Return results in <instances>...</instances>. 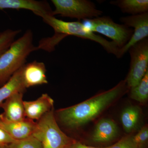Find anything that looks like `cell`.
<instances>
[{
  "label": "cell",
  "mask_w": 148,
  "mask_h": 148,
  "mask_svg": "<svg viewBox=\"0 0 148 148\" xmlns=\"http://www.w3.org/2000/svg\"><path fill=\"white\" fill-rule=\"evenodd\" d=\"M128 88L125 80L114 87L95 95L82 103L58 110L60 121L66 127L76 128L95 118Z\"/></svg>",
  "instance_id": "obj_1"
},
{
  "label": "cell",
  "mask_w": 148,
  "mask_h": 148,
  "mask_svg": "<svg viewBox=\"0 0 148 148\" xmlns=\"http://www.w3.org/2000/svg\"><path fill=\"white\" fill-rule=\"evenodd\" d=\"M36 50L38 49L33 44V33L29 29L0 56V86L23 67L28 56Z\"/></svg>",
  "instance_id": "obj_2"
},
{
  "label": "cell",
  "mask_w": 148,
  "mask_h": 148,
  "mask_svg": "<svg viewBox=\"0 0 148 148\" xmlns=\"http://www.w3.org/2000/svg\"><path fill=\"white\" fill-rule=\"evenodd\" d=\"M41 17L45 23L53 28L55 34L66 37L73 36L93 41L102 46L108 53H112L119 58L120 49L115 43L90 32L79 21H65L57 19L54 16L48 15H43Z\"/></svg>",
  "instance_id": "obj_3"
},
{
  "label": "cell",
  "mask_w": 148,
  "mask_h": 148,
  "mask_svg": "<svg viewBox=\"0 0 148 148\" xmlns=\"http://www.w3.org/2000/svg\"><path fill=\"white\" fill-rule=\"evenodd\" d=\"M32 135L41 143L43 148H69L77 141L60 129L53 109L38 121Z\"/></svg>",
  "instance_id": "obj_4"
},
{
  "label": "cell",
  "mask_w": 148,
  "mask_h": 148,
  "mask_svg": "<svg viewBox=\"0 0 148 148\" xmlns=\"http://www.w3.org/2000/svg\"><path fill=\"white\" fill-rule=\"evenodd\" d=\"M84 21L86 24H83L89 31L110 38L120 49L128 42L133 34L132 29L115 23L108 16H100Z\"/></svg>",
  "instance_id": "obj_5"
},
{
  "label": "cell",
  "mask_w": 148,
  "mask_h": 148,
  "mask_svg": "<svg viewBox=\"0 0 148 148\" xmlns=\"http://www.w3.org/2000/svg\"><path fill=\"white\" fill-rule=\"evenodd\" d=\"M55 7L52 15L75 18L81 20L92 19L101 16L102 11L96 8L95 4L88 0H52Z\"/></svg>",
  "instance_id": "obj_6"
},
{
  "label": "cell",
  "mask_w": 148,
  "mask_h": 148,
  "mask_svg": "<svg viewBox=\"0 0 148 148\" xmlns=\"http://www.w3.org/2000/svg\"><path fill=\"white\" fill-rule=\"evenodd\" d=\"M127 51L130 55V66L125 81L130 89L137 86L148 71V38L135 44Z\"/></svg>",
  "instance_id": "obj_7"
},
{
  "label": "cell",
  "mask_w": 148,
  "mask_h": 148,
  "mask_svg": "<svg viewBox=\"0 0 148 148\" xmlns=\"http://www.w3.org/2000/svg\"><path fill=\"white\" fill-rule=\"evenodd\" d=\"M120 21L127 27L134 29L131 38L120 50L119 58H121L131 47L140 41L148 38V12L122 17L120 18Z\"/></svg>",
  "instance_id": "obj_8"
},
{
  "label": "cell",
  "mask_w": 148,
  "mask_h": 148,
  "mask_svg": "<svg viewBox=\"0 0 148 148\" xmlns=\"http://www.w3.org/2000/svg\"><path fill=\"white\" fill-rule=\"evenodd\" d=\"M25 9L32 11L37 16H53V11L49 3L46 1L35 0H0V10Z\"/></svg>",
  "instance_id": "obj_9"
},
{
  "label": "cell",
  "mask_w": 148,
  "mask_h": 148,
  "mask_svg": "<svg viewBox=\"0 0 148 148\" xmlns=\"http://www.w3.org/2000/svg\"><path fill=\"white\" fill-rule=\"evenodd\" d=\"M36 122L26 118L21 121H10L0 114V127L5 130L15 140L24 139L33 134Z\"/></svg>",
  "instance_id": "obj_10"
},
{
  "label": "cell",
  "mask_w": 148,
  "mask_h": 148,
  "mask_svg": "<svg viewBox=\"0 0 148 148\" xmlns=\"http://www.w3.org/2000/svg\"><path fill=\"white\" fill-rule=\"evenodd\" d=\"M46 71L45 64L43 62L35 61L25 64L22 68V73L25 88L47 84Z\"/></svg>",
  "instance_id": "obj_11"
},
{
  "label": "cell",
  "mask_w": 148,
  "mask_h": 148,
  "mask_svg": "<svg viewBox=\"0 0 148 148\" xmlns=\"http://www.w3.org/2000/svg\"><path fill=\"white\" fill-rule=\"evenodd\" d=\"M53 105L54 101L47 93L42 94L35 101H24L25 116L32 120L38 121L53 109Z\"/></svg>",
  "instance_id": "obj_12"
},
{
  "label": "cell",
  "mask_w": 148,
  "mask_h": 148,
  "mask_svg": "<svg viewBox=\"0 0 148 148\" xmlns=\"http://www.w3.org/2000/svg\"><path fill=\"white\" fill-rule=\"evenodd\" d=\"M23 92H17L8 98L1 108L3 110L2 114L10 121H21L26 118L24 111Z\"/></svg>",
  "instance_id": "obj_13"
},
{
  "label": "cell",
  "mask_w": 148,
  "mask_h": 148,
  "mask_svg": "<svg viewBox=\"0 0 148 148\" xmlns=\"http://www.w3.org/2000/svg\"><path fill=\"white\" fill-rule=\"evenodd\" d=\"M118 132L117 125L113 120L108 119H103L96 125L92 140L95 143H107L115 138Z\"/></svg>",
  "instance_id": "obj_14"
},
{
  "label": "cell",
  "mask_w": 148,
  "mask_h": 148,
  "mask_svg": "<svg viewBox=\"0 0 148 148\" xmlns=\"http://www.w3.org/2000/svg\"><path fill=\"white\" fill-rule=\"evenodd\" d=\"M22 68L23 67L14 73L7 82L0 87V108L12 95L17 92L24 93L26 90L22 79Z\"/></svg>",
  "instance_id": "obj_15"
},
{
  "label": "cell",
  "mask_w": 148,
  "mask_h": 148,
  "mask_svg": "<svg viewBox=\"0 0 148 148\" xmlns=\"http://www.w3.org/2000/svg\"><path fill=\"white\" fill-rule=\"evenodd\" d=\"M110 3L119 8L122 12L131 15L148 12V0H116Z\"/></svg>",
  "instance_id": "obj_16"
},
{
  "label": "cell",
  "mask_w": 148,
  "mask_h": 148,
  "mask_svg": "<svg viewBox=\"0 0 148 148\" xmlns=\"http://www.w3.org/2000/svg\"><path fill=\"white\" fill-rule=\"evenodd\" d=\"M141 109L138 106H130L123 111L121 121L126 132H131L135 129L139 121Z\"/></svg>",
  "instance_id": "obj_17"
},
{
  "label": "cell",
  "mask_w": 148,
  "mask_h": 148,
  "mask_svg": "<svg viewBox=\"0 0 148 148\" xmlns=\"http://www.w3.org/2000/svg\"><path fill=\"white\" fill-rule=\"evenodd\" d=\"M130 89V97L133 100L144 103L148 98V71L140 82Z\"/></svg>",
  "instance_id": "obj_18"
},
{
  "label": "cell",
  "mask_w": 148,
  "mask_h": 148,
  "mask_svg": "<svg viewBox=\"0 0 148 148\" xmlns=\"http://www.w3.org/2000/svg\"><path fill=\"white\" fill-rule=\"evenodd\" d=\"M20 32V30L8 29L1 32L0 35V56L8 49Z\"/></svg>",
  "instance_id": "obj_19"
},
{
  "label": "cell",
  "mask_w": 148,
  "mask_h": 148,
  "mask_svg": "<svg viewBox=\"0 0 148 148\" xmlns=\"http://www.w3.org/2000/svg\"><path fill=\"white\" fill-rule=\"evenodd\" d=\"M8 147L9 148H43L41 143L33 135L21 140H15Z\"/></svg>",
  "instance_id": "obj_20"
},
{
  "label": "cell",
  "mask_w": 148,
  "mask_h": 148,
  "mask_svg": "<svg viewBox=\"0 0 148 148\" xmlns=\"http://www.w3.org/2000/svg\"><path fill=\"white\" fill-rule=\"evenodd\" d=\"M66 37L64 35L55 33L53 36L45 38L41 40L38 46L37 47V49H42L48 52H51L54 50L56 46Z\"/></svg>",
  "instance_id": "obj_21"
},
{
  "label": "cell",
  "mask_w": 148,
  "mask_h": 148,
  "mask_svg": "<svg viewBox=\"0 0 148 148\" xmlns=\"http://www.w3.org/2000/svg\"><path fill=\"white\" fill-rule=\"evenodd\" d=\"M103 148H139L133 140V136L128 135L123 137L115 144Z\"/></svg>",
  "instance_id": "obj_22"
},
{
  "label": "cell",
  "mask_w": 148,
  "mask_h": 148,
  "mask_svg": "<svg viewBox=\"0 0 148 148\" xmlns=\"http://www.w3.org/2000/svg\"><path fill=\"white\" fill-rule=\"evenodd\" d=\"M148 139V127L146 125L142 127L137 135L133 136V140L139 148H143Z\"/></svg>",
  "instance_id": "obj_23"
},
{
  "label": "cell",
  "mask_w": 148,
  "mask_h": 148,
  "mask_svg": "<svg viewBox=\"0 0 148 148\" xmlns=\"http://www.w3.org/2000/svg\"><path fill=\"white\" fill-rule=\"evenodd\" d=\"M15 140L5 130L0 127V146H8Z\"/></svg>",
  "instance_id": "obj_24"
},
{
  "label": "cell",
  "mask_w": 148,
  "mask_h": 148,
  "mask_svg": "<svg viewBox=\"0 0 148 148\" xmlns=\"http://www.w3.org/2000/svg\"><path fill=\"white\" fill-rule=\"evenodd\" d=\"M69 148H98L95 147H91V146H88L84 145L82 143H80V142L77 141L75 143L73 144Z\"/></svg>",
  "instance_id": "obj_25"
},
{
  "label": "cell",
  "mask_w": 148,
  "mask_h": 148,
  "mask_svg": "<svg viewBox=\"0 0 148 148\" xmlns=\"http://www.w3.org/2000/svg\"><path fill=\"white\" fill-rule=\"evenodd\" d=\"M0 148H9L8 146H0Z\"/></svg>",
  "instance_id": "obj_26"
},
{
  "label": "cell",
  "mask_w": 148,
  "mask_h": 148,
  "mask_svg": "<svg viewBox=\"0 0 148 148\" xmlns=\"http://www.w3.org/2000/svg\"><path fill=\"white\" fill-rule=\"evenodd\" d=\"M1 32H0V35L1 34Z\"/></svg>",
  "instance_id": "obj_27"
}]
</instances>
